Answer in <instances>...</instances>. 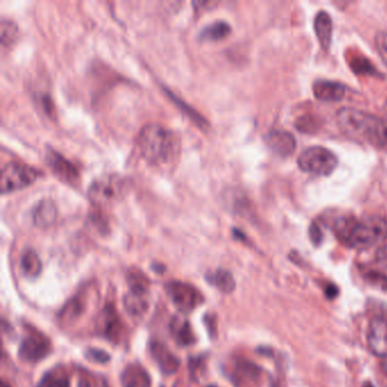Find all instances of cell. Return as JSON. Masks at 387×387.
<instances>
[{"mask_svg": "<svg viewBox=\"0 0 387 387\" xmlns=\"http://www.w3.org/2000/svg\"><path fill=\"white\" fill-rule=\"evenodd\" d=\"M376 264L387 274V245L379 247L376 252Z\"/></svg>", "mask_w": 387, "mask_h": 387, "instance_id": "obj_29", "label": "cell"}, {"mask_svg": "<svg viewBox=\"0 0 387 387\" xmlns=\"http://www.w3.org/2000/svg\"><path fill=\"white\" fill-rule=\"evenodd\" d=\"M368 346L373 355L387 358V320L382 317L371 319L368 329Z\"/></svg>", "mask_w": 387, "mask_h": 387, "instance_id": "obj_10", "label": "cell"}, {"mask_svg": "<svg viewBox=\"0 0 387 387\" xmlns=\"http://www.w3.org/2000/svg\"><path fill=\"white\" fill-rule=\"evenodd\" d=\"M310 239L316 245H318L322 241V232L319 230L317 224H313L310 226Z\"/></svg>", "mask_w": 387, "mask_h": 387, "instance_id": "obj_30", "label": "cell"}, {"mask_svg": "<svg viewBox=\"0 0 387 387\" xmlns=\"http://www.w3.org/2000/svg\"><path fill=\"white\" fill-rule=\"evenodd\" d=\"M102 322H104V325L102 326H104V336H106L108 340H111V341L118 342L123 329H122L120 317L116 315L114 310L111 309V308L106 310L104 318Z\"/></svg>", "mask_w": 387, "mask_h": 387, "instance_id": "obj_21", "label": "cell"}, {"mask_svg": "<svg viewBox=\"0 0 387 387\" xmlns=\"http://www.w3.org/2000/svg\"><path fill=\"white\" fill-rule=\"evenodd\" d=\"M334 230L343 243L359 250L376 245L387 239V221L379 216L362 219L341 217L335 221Z\"/></svg>", "mask_w": 387, "mask_h": 387, "instance_id": "obj_2", "label": "cell"}, {"mask_svg": "<svg viewBox=\"0 0 387 387\" xmlns=\"http://www.w3.org/2000/svg\"><path fill=\"white\" fill-rule=\"evenodd\" d=\"M41 172L34 167L22 163H8L3 167L0 176V191L5 193L15 192L25 189L36 182Z\"/></svg>", "mask_w": 387, "mask_h": 387, "instance_id": "obj_6", "label": "cell"}, {"mask_svg": "<svg viewBox=\"0 0 387 387\" xmlns=\"http://www.w3.org/2000/svg\"><path fill=\"white\" fill-rule=\"evenodd\" d=\"M338 294H339V290H338V287H334V285H329V287L326 289V296H329V299L335 298Z\"/></svg>", "mask_w": 387, "mask_h": 387, "instance_id": "obj_31", "label": "cell"}, {"mask_svg": "<svg viewBox=\"0 0 387 387\" xmlns=\"http://www.w3.org/2000/svg\"><path fill=\"white\" fill-rule=\"evenodd\" d=\"M364 387H374V385L371 384V383H366V384L364 385Z\"/></svg>", "mask_w": 387, "mask_h": 387, "instance_id": "obj_33", "label": "cell"}, {"mask_svg": "<svg viewBox=\"0 0 387 387\" xmlns=\"http://www.w3.org/2000/svg\"><path fill=\"white\" fill-rule=\"evenodd\" d=\"M85 308V296L81 294L75 296L74 298L69 300V302L66 303V306L63 308L62 311L59 313V319L60 322L64 324H71L82 315L83 310Z\"/></svg>", "mask_w": 387, "mask_h": 387, "instance_id": "obj_19", "label": "cell"}, {"mask_svg": "<svg viewBox=\"0 0 387 387\" xmlns=\"http://www.w3.org/2000/svg\"><path fill=\"white\" fill-rule=\"evenodd\" d=\"M123 387H151L150 376L140 364H130L122 374Z\"/></svg>", "mask_w": 387, "mask_h": 387, "instance_id": "obj_16", "label": "cell"}, {"mask_svg": "<svg viewBox=\"0 0 387 387\" xmlns=\"http://www.w3.org/2000/svg\"><path fill=\"white\" fill-rule=\"evenodd\" d=\"M1 387H10V385H7L6 383H5V382H3V383H1Z\"/></svg>", "mask_w": 387, "mask_h": 387, "instance_id": "obj_34", "label": "cell"}, {"mask_svg": "<svg viewBox=\"0 0 387 387\" xmlns=\"http://www.w3.org/2000/svg\"><path fill=\"white\" fill-rule=\"evenodd\" d=\"M137 149L146 163L163 167L175 160L179 141L172 131L158 124H148L137 137Z\"/></svg>", "mask_w": 387, "mask_h": 387, "instance_id": "obj_3", "label": "cell"}, {"mask_svg": "<svg viewBox=\"0 0 387 387\" xmlns=\"http://www.w3.org/2000/svg\"><path fill=\"white\" fill-rule=\"evenodd\" d=\"M340 130L355 141L387 150V118H376L374 115L355 108H342L336 114Z\"/></svg>", "mask_w": 387, "mask_h": 387, "instance_id": "obj_1", "label": "cell"}, {"mask_svg": "<svg viewBox=\"0 0 387 387\" xmlns=\"http://www.w3.org/2000/svg\"><path fill=\"white\" fill-rule=\"evenodd\" d=\"M85 357H87L89 360L98 362V364H106V362H109V359H111V355H108L107 352L102 351V350H98V349H89L87 353H85Z\"/></svg>", "mask_w": 387, "mask_h": 387, "instance_id": "obj_28", "label": "cell"}, {"mask_svg": "<svg viewBox=\"0 0 387 387\" xmlns=\"http://www.w3.org/2000/svg\"><path fill=\"white\" fill-rule=\"evenodd\" d=\"M36 387H69V378L65 371L56 368L48 371Z\"/></svg>", "mask_w": 387, "mask_h": 387, "instance_id": "obj_25", "label": "cell"}, {"mask_svg": "<svg viewBox=\"0 0 387 387\" xmlns=\"http://www.w3.org/2000/svg\"><path fill=\"white\" fill-rule=\"evenodd\" d=\"M126 191V183L116 174L104 175L89 186L88 197L97 209H102L118 201Z\"/></svg>", "mask_w": 387, "mask_h": 387, "instance_id": "obj_4", "label": "cell"}, {"mask_svg": "<svg viewBox=\"0 0 387 387\" xmlns=\"http://www.w3.org/2000/svg\"><path fill=\"white\" fill-rule=\"evenodd\" d=\"M385 111H386V115H387V100L386 102H385Z\"/></svg>", "mask_w": 387, "mask_h": 387, "instance_id": "obj_35", "label": "cell"}, {"mask_svg": "<svg viewBox=\"0 0 387 387\" xmlns=\"http://www.w3.org/2000/svg\"><path fill=\"white\" fill-rule=\"evenodd\" d=\"M21 269L24 275L29 277H36L43 269V264L39 256L33 250L24 251L21 257Z\"/></svg>", "mask_w": 387, "mask_h": 387, "instance_id": "obj_23", "label": "cell"}, {"mask_svg": "<svg viewBox=\"0 0 387 387\" xmlns=\"http://www.w3.org/2000/svg\"><path fill=\"white\" fill-rule=\"evenodd\" d=\"M298 165L300 170L311 175L327 176L335 170L339 159L324 146H311L300 155Z\"/></svg>", "mask_w": 387, "mask_h": 387, "instance_id": "obj_5", "label": "cell"}, {"mask_svg": "<svg viewBox=\"0 0 387 387\" xmlns=\"http://www.w3.org/2000/svg\"><path fill=\"white\" fill-rule=\"evenodd\" d=\"M57 207L55 202L49 199H45L36 206L33 209L32 221L38 228H49L56 221L57 218Z\"/></svg>", "mask_w": 387, "mask_h": 387, "instance_id": "obj_14", "label": "cell"}, {"mask_svg": "<svg viewBox=\"0 0 387 387\" xmlns=\"http://www.w3.org/2000/svg\"><path fill=\"white\" fill-rule=\"evenodd\" d=\"M206 280L221 292L231 293L232 291H234V277L228 270L217 269L214 273L207 274Z\"/></svg>", "mask_w": 387, "mask_h": 387, "instance_id": "obj_18", "label": "cell"}, {"mask_svg": "<svg viewBox=\"0 0 387 387\" xmlns=\"http://www.w3.org/2000/svg\"><path fill=\"white\" fill-rule=\"evenodd\" d=\"M47 163L50 170L55 174L59 179H62L63 182L69 183V184H75L80 179V173L78 168L71 163L69 160L66 159L65 157L62 155L52 151L47 156Z\"/></svg>", "mask_w": 387, "mask_h": 387, "instance_id": "obj_11", "label": "cell"}, {"mask_svg": "<svg viewBox=\"0 0 387 387\" xmlns=\"http://www.w3.org/2000/svg\"><path fill=\"white\" fill-rule=\"evenodd\" d=\"M313 91L318 100L336 102L345 97L346 89L339 82L318 81L313 85Z\"/></svg>", "mask_w": 387, "mask_h": 387, "instance_id": "obj_13", "label": "cell"}, {"mask_svg": "<svg viewBox=\"0 0 387 387\" xmlns=\"http://www.w3.org/2000/svg\"><path fill=\"white\" fill-rule=\"evenodd\" d=\"M50 351L52 344L46 336L39 332H30L21 343L19 357L23 362L36 364L46 358Z\"/></svg>", "mask_w": 387, "mask_h": 387, "instance_id": "obj_8", "label": "cell"}, {"mask_svg": "<svg viewBox=\"0 0 387 387\" xmlns=\"http://www.w3.org/2000/svg\"><path fill=\"white\" fill-rule=\"evenodd\" d=\"M151 353H153V358L156 360L160 369L165 374H173L177 371L179 364V360L165 345L158 343V342H153V345H151Z\"/></svg>", "mask_w": 387, "mask_h": 387, "instance_id": "obj_15", "label": "cell"}, {"mask_svg": "<svg viewBox=\"0 0 387 387\" xmlns=\"http://www.w3.org/2000/svg\"><path fill=\"white\" fill-rule=\"evenodd\" d=\"M130 291L124 296V307L132 316L144 315L148 309V280L140 272L129 276Z\"/></svg>", "mask_w": 387, "mask_h": 387, "instance_id": "obj_7", "label": "cell"}, {"mask_svg": "<svg viewBox=\"0 0 387 387\" xmlns=\"http://www.w3.org/2000/svg\"><path fill=\"white\" fill-rule=\"evenodd\" d=\"M266 144L278 156H292L296 149V141L287 131H272L266 135Z\"/></svg>", "mask_w": 387, "mask_h": 387, "instance_id": "obj_12", "label": "cell"}, {"mask_svg": "<svg viewBox=\"0 0 387 387\" xmlns=\"http://www.w3.org/2000/svg\"><path fill=\"white\" fill-rule=\"evenodd\" d=\"M231 33V26L224 21H219L210 25L206 26L200 33V39L206 41H219L226 38Z\"/></svg>", "mask_w": 387, "mask_h": 387, "instance_id": "obj_22", "label": "cell"}, {"mask_svg": "<svg viewBox=\"0 0 387 387\" xmlns=\"http://www.w3.org/2000/svg\"><path fill=\"white\" fill-rule=\"evenodd\" d=\"M166 290L176 308L184 313L192 311L201 301V294L190 284L170 282L167 284Z\"/></svg>", "mask_w": 387, "mask_h": 387, "instance_id": "obj_9", "label": "cell"}, {"mask_svg": "<svg viewBox=\"0 0 387 387\" xmlns=\"http://www.w3.org/2000/svg\"><path fill=\"white\" fill-rule=\"evenodd\" d=\"M351 67L357 74H376V69L371 63L362 57H357L351 62Z\"/></svg>", "mask_w": 387, "mask_h": 387, "instance_id": "obj_26", "label": "cell"}, {"mask_svg": "<svg viewBox=\"0 0 387 387\" xmlns=\"http://www.w3.org/2000/svg\"><path fill=\"white\" fill-rule=\"evenodd\" d=\"M0 39H1V49L5 52L6 49H10L14 46V43H16L17 36H19V29L12 21L1 20L0 23Z\"/></svg>", "mask_w": 387, "mask_h": 387, "instance_id": "obj_24", "label": "cell"}, {"mask_svg": "<svg viewBox=\"0 0 387 387\" xmlns=\"http://www.w3.org/2000/svg\"><path fill=\"white\" fill-rule=\"evenodd\" d=\"M315 32L320 47L327 50L332 43L333 23L329 13L319 12L315 19Z\"/></svg>", "mask_w": 387, "mask_h": 387, "instance_id": "obj_17", "label": "cell"}, {"mask_svg": "<svg viewBox=\"0 0 387 387\" xmlns=\"http://www.w3.org/2000/svg\"><path fill=\"white\" fill-rule=\"evenodd\" d=\"M209 387H215V386H209Z\"/></svg>", "mask_w": 387, "mask_h": 387, "instance_id": "obj_36", "label": "cell"}, {"mask_svg": "<svg viewBox=\"0 0 387 387\" xmlns=\"http://www.w3.org/2000/svg\"><path fill=\"white\" fill-rule=\"evenodd\" d=\"M375 45H376L379 57L387 66V33H377L375 36Z\"/></svg>", "mask_w": 387, "mask_h": 387, "instance_id": "obj_27", "label": "cell"}, {"mask_svg": "<svg viewBox=\"0 0 387 387\" xmlns=\"http://www.w3.org/2000/svg\"><path fill=\"white\" fill-rule=\"evenodd\" d=\"M172 335L179 345L193 344L195 342V334L190 326L189 322L186 319L175 318L172 322Z\"/></svg>", "mask_w": 387, "mask_h": 387, "instance_id": "obj_20", "label": "cell"}, {"mask_svg": "<svg viewBox=\"0 0 387 387\" xmlns=\"http://www.w3.org/2000/svg\"><path fill=\"white\" fill-rule=\"evenodd\" d=\"M383 371L387 376V358H385L384 362H383Z\"/></svg>", "mask_w": 387, "mask_h": 387, "instance_id": "obj_32", "label": "cell"}]
</instances>
